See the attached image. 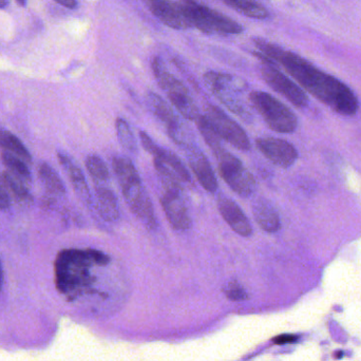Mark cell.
Listing matches in <instances>:
<instances>
[{"label": "cell", "instance_id": "6da1fadb", "mask_svg": "<svg viewBox=\"0 0 361 361\" xmlns=\"http://www.w3.org/2000/svg\"><path fill=\"white\" fill-rule=\"evenodd\" d=\"M265 57L279 63L286 71L316 99L343 116H354L360 108L353 91L332 75L317 69L307 59L283 50L267 40H255Z\"/></svg>", "mask_w": 361, "mask_h": 361}, {"label": "cell", "instance_id": "7a4b0ae2", "mask_svg": "<svg viewBox=\"0 0 361 361\" xmlns=\"http://www.w3.org/2000/svg\"><path fill=\"white\" fill-rule=\"evenodd\" d=\"M111 258L101 250H65L59 252L55 263V276L59 290L63 294H80L92 284L91 267H106Z\"/></svg>", "mask_w": 361, "mask_h": 361}, {"label": "cell", "instance_id": "3957f363", "mask_svg": "<svg viewBox=\"0 0 361 361\" xmlns=\"http://www.w3.org/2000/svg\"><path fill=\"white\" fill-rule=\"evenodd\" d=\"M112 169L122 188L125 201L128 204L133 214L145 225L146 228L150 231L156 229L157 219L154 204L135 165L124 157H114L112 159Z\"/></svg>", "mask_w": 361, "mask_h": 361}, {"label": "cell", "instance_id": "277c9868", "mask_svg": "<svg viewBox=\"0 0 361 361\" xmlns=\"http://www.w3.org/2000/svg\"><path fill=\"white\" fill-rule=\"evenodd\" d=\"M206 86L212 94L233 114L246 123L254 120L252 109L243 99L247 86L243 80L231 74L209 71L204 75Z\"/></svg>", "mask_w": 361, "mask_h": 361}, {"label": "cell", "instance_id": "5b68a950", "mask_svg": "<svg viewBox=\"0 0 361 361\" xmlns=\"http://www.w3.org/2000/svg\"><path fill=\"white\" fill-rule=\"evenodd\" d=\"M191 27H197L204 33L240 34L243 27L237 21L212 10L195 0H178Z\"/></svg>", "mask_w": 361, "mask_h": 361}, {"label": "cell", "instance_id": "8992f818", "mask_svg": "<svg viewBox=\"0 0 361 361\" xmlns=\"http://www.w3.org/2000/svg\"><path fill=\"white\" fill-rule=\"evenodd\" d=\"M248 99L271 130L279 133H292L296 130L298 125L296 116L273 95L263 91H252Z\"/></svg>", "mask_w": 361, "mask_h": 361}, {"label": "cell", "instance_id": "52a82bcc", "mask_svg": "<svg viewBox=\"0 0 361 361\" xmlns=\"http://www.w3.org/2000/svg\"><path fill=\"white\" fill-rule=\"evenodd\" d=\"M152 70L159 86L166 92L169 101L180 116L185 120L197 121L201 114L185 85L166 69L158 57L152 61Z\"/></svg>", "mask_w": 361, "mask_h": 361}, {"label": "cell", "instance_id": "ba28073f", "mask_svg": "<svg viewBox=\"0 0 361 361\" xmlns=\"http://www.w3.org/2000/svg\"><path fill=\"white\" fill-rule=\"evenodd\" d=\"M214 156L218 161L219 173L229 188L240 197H250L256 189V180L241 161L226 149Z\"/></svg>", "mask_w": 361, "mask_h": 361}, {"label": "cell", "instance_id": "9c48e42d", "mask_svg": "<svg viewBox=\"0 0 361 361\" xmlns=\"http://www.w3.org/2000/svg\"><path fill=\"white\" fill-rule=\"evenodd\" d=\"M204 116L221 140H224L241 152H248L250 149V139L245 131L221 108L208 105L205 108Z\"/></svg>", "mask_w": 361, "mask_h": 361}, {"label": "cell", "instance_id": "30bf717a", "mask_svg": "<svg viewBox=\"0 0 361 361\" xmlns=\"http://www.w3.org/2000/svg\"><path fill=\"white\" fill-rule=\"evenodd\" d=\"M262 61L261 74L263 80L276 92L286 97L290 103L298 108H303L309 103L307 95L302 89L295 84L292 80L284 75L279 69L275 67L273 61H269L264 55L257 54Z\"/></svg>", "mask_w": 361, "mask_h": 361}, {"label": "cell", "instance_id": "8fae6325", "mask_svg": "<svg viewBox=\"0 0 361 361\" xmlns=\"http://www.w3.org/2000/svg\"><path fill=\"white\" fill-rule=\"evenodd\" d=\"M147 103L152 114L165 125L169 137L177 145H179L183 150L186 149L189 146L195 145V141L192 137H189L188 133L180 122L179 118L176 116L173 108L160 95L148 92Z\"/></svg>", "mask_w": 361, "mask_h": 361}, {"label": "cell", "instance_id": "7c38bea8", "mask_svg": "<svg viewBox=\"0 0 361 361\" xmlns=\"http://www.w3.org/2000/svg\"><path fill=\"white\" fill-rule=\"evenodd\" d=\"M256 145L259 152L267 160L281 169H288L298 159V152L296 148L284 140L276 139V137H260L257 140Z\"/></svg>", "mask_w": 361, "mask_h": 361}, {"label": "cell", "instance_id": "4fadbf2b", "mask_svg": "<svg viewBox=\"0 0 361 361\" xmlns=\"http://www.w3.org/2000/svg\"><path fill=\"white\" fill-rule=\"evenodd\" d=\"M160 201L167 220L176 231H184L190 228V214L183 199L182 191L164 190Z\"/></svg>", "mask_w": 361, "mask_h": 361}, {"label": "cell", "instance_id": "5bb4252c", "mask_svg": "<svg viewBox=\"0 0 361 361\" xmlns=\"http://www.w3.org/2000/svg\"><path fill=\"white\" fill-rule=\"evenodd\" d=\"M188 160L189 167L197 178L199 184L205 189L207 192L214 193L218 189L219 184L214 175V169L210 165L208 159L204 156L197 145L184 149Z\"/></svg>", "mask_w": 361, "mask_h": 361}, {"label": "cell", "instance_id": "9a60e30c", "mask_svg": "<svg viewBox=\"0 0 361 361\" xmlns=\"http://www.w3.org/2000/svg\"><path fill=\"white\" fill-rule=\"evenodd\" d=\"M145 2L152 14L169 27L176 30H185L191 27L178 1L145 0Z\"/></svg>", "mask_w": 361, "mask_h": 361}, {"label": "cell", "instance_id": "2e32d148", "mask_svg": "<svg viewBox=\"0 0 361 361\" xmlns=\"http://www.w3.org/2000/svg\"><path fill=\"white\" fill-rule=\"evenodd\" d=\"M140 140H141L142 146L144 149L154 157V160L160 161L163 164L175 171L178 177L182 180V182H190L191 177L188 169H186L182 161L173 152L165 148L161 147L158 144L154 143V140L149 137V135L141 131L140 133Z\"/></svg>", "mask_w": 361, "mask_h": 361}, {"label": "cell", "instance_id": "e0dca14e", "mask_svg": "<svg viewBox=\"0 0 361 361\" xmlns=\"http://www.w3.org/2000/svg\"><path fill=\"white\" fill-rule=\"evenodd\" d=\"M218 209L225 222L238 235L248 238L252 235V226L239 205L227 197L218 199Z\"/></svg>", "mask_w": 361, "mask_h": 361}, {"label": "cell", "instance_id": "ac0fdd59", "mask_svg": "<svg viewBox=\"0 0 361 361\" xmlns=\"http://www.w3.org/2000/svg\"><path fill=\"white\" fill-rule=\"evenodd\" d=\"M59 162L61 166L65 169L69 177L70 182L75 190L76 195L80 197L82 202L87 205H91L92 200H91L90 191H89L88 184H87L86 178L82 173V169L74 163V161L68 156L65 152H59L57 154Z\"/></svg>", "mask_w": 361, "mask_h": 361}, {"label": "cell", "instance_id": "d6986e66", "mask_svg": "<svg viewBox=\"0 0 361 361\" xmlns=\"http://www.w3.org/2000/svg\"><path fill=\"white\" fill-rule=\"evenodd\" d=\"M252 214L257 224L267 233H277L281 228L279 214L273 205L264 199H258L252 204Z\"/></svg>", "mask_w": 361, "mask_h": 361}, {"label": "cell", "instance_id": "ffe728a7", "mask_svg": "<svg viewBox=\"0 0 361 361\" xmlns=\"http://www.w3.org/2000/svg\"><path fill=\"white\" fill-rule=\"evenodd\" d=\"M97 195V208L99 216L107 222H116L120 219L121 212L118 199L114 191L106 184H97L95 186Z\"/></svg>", "mask_w": 361, "mask_h": 361}, {"label": "cell", "instance_id": "44dd1931", "mask_svg": "<svg viewBox=\"0 0 361 361\" xmlns=\"http://www.w3.org/2000/svg\"><path fill=\"white\" fill-rule=\"evenodd\" d=\"M227 6L246 17L255 19H265L269 17L267 8L256 0H222Z\"/></svg>", "mask_w": 361, "mask_h": 361}, {"label": "cell", "instance_id": "7402d4cb", "mask_svg": "<svg viewBox=\"0 0 361 361\" xmlns=\"http://www.w3.org/2000/svg\"><path fill=\"white\" fill-rule=\"evenodd\" d=\"M1 179L4 180V186H6L8 195H12L13 197H16L18 201L23 202V203L32 202L31 192L25 185L27 182L13 175L10 171H4L1 175Z\"/></svg>", "mask_w": 361, "mask_h": 361}, {"label": "cell", "instance_id": "603a6c76", "mask_svg": "<svg viewBox=\"0 0 361 361\" xmlns=\"http://www.w3.org/2000/svg\"><path fill=\"white\" fill-rule=\"evenodd\" d=\"M0 147L4 152H10V154L23 159L25 162H31L32 161L31 154L25 144L10 131L0 130Z\"/></svg>", "mask_w": 361, "mask_h": 361}, {"label": "cell", "instance_id": "cb8c5ba5", "mask_svg": "<svg viewBox=\"0 0 361 361\" xmlns=\"http://www.w3.org/2000/svg\"><path fill=\"white\" fill-rule=\"evenodd\" d=\"M38 176L42 184L52 195H63L66 193V187L59 176L52 166L48 163H40L38 166Z\"/></svg>", "mask_w": 361, "mask_h": 361}, {"label": "cell", "instance_id": "d4e9b609", "mask_svg": "<svg viewBox=\"0 0 361 361\" xmlns=\"http://www.w3.org/2000/svg\"><path fill=\"white\" fill-rule=\"evenodd\" d=\"M85 164L89 175L97 184H107L109 182V169L103 159L99 158L97 154H90L87 157Z\"/></svg>", "mask_w": 361, "mask_h": 361}, {"label": "cell", "instance_id": "484cf974", "mask_svg": "<svg viewBox=\"0 0 361 361\" xmlns=\"http://www.w3.org/2000/svg\"><path fill=\"white\" fill-rule=\"evenodd\" d=\"M1 161L11 173L20 178L25 182H31V173H30L29 167L27 166L23 159L4 150V152H1Z\"/></svg>", "mask_w": 361, "mask_h": 361}, {"label": "cell", "instance_id": "4316f807", "mask_svg": "<svg viewBox=\"0 0 361 361\" xmlns=\"http://www.w3.org/2000/svg\"><path fill=\"white\" fill-rule=\"evenodd\" d=\"M195 122H197V128H199L200 133L203 137L204 141L207 144L210 150L214 152V154H219V152L225 149L222 144H221L220 137L216 135V131L210 126L205 116H200Z\"/></svg>", "mask_w": 361, "mask_h": 361}, {"label": "cell", "instance_id": "83f0119b", "mask_svg": "<svg viewBox=\"0 0 361 361\" xmlns=\"http://www.w3.org/2000/svg\"><path fill=\"white\" fill-rule=\"evenodd\" d=\"M116 131L121 145L131 154H135L137 150V140L131 130L128 123L122 118H118L116 121Z\"/></svg>", "mask_w": 361, "mask_h": 361}, {"label": "cell", "instance_id": "f1b7e54d", "mask_svg": "<svg viewBox=\"0 0 361 361\" xmlns=\"http://www.w3.org/2000/svg\"><path fill=\"white\" fill-rule=\"evenodd\" d=\"M224 293L227 298L233 301H242L247 298V293L237 281L229 282L224 288Z\"/></svg>", "mask_w": 361, "mask_h": 361}, {"label": "cell", "instance_id": "f546056e", "mask_svg": "<svg viewBox=\"0 0 361 361\" xmlns=\"http://www.w3.org/2000/svg\"><path fill=\"white\" fill-rule=\"evenodd\" d=\"M10 207V195L4 186V180L0 178V210H6Z\"/></svg>", "mask_w": 361, "mask_h": 361}, {"label": "cell", "instance_id": "4dcf8cb0", "mask_svg": "<svg viewBox=\"0 0 361 361\" xmlns=\"http://www.w3.org/2000/svg\"><path fill=\"white\" fill-rule=\"evenodd\" d=\"M296 339L297 336H295V335H280V336L274 339V343H277V345H286V343H294Z\"/></svg>", "mask_w": 361, "mask_h": 361}, {"label": "cell", "instance_id": "1f68e13d", "mask_svg": "<svg viewBox=\"0 0 361 361\" xmlns=\"http://www.w3.org/2000/svg\"><path fill=\"white\" fill-rule=\"evenodd\" d=\"M55 1L59 2V4H61V6L69 8H75L76 6H78V2H76V0H55Z\"/></svg>", "mask_w": 361, "mask_h": 361}, {"label": "cell", "instance_id": "d6a6232c", "mask_svg": "<svg viewBox=\"0 0 361 361\" xmlns=\"http://www.w3.org/2000/svg\"><path fill=\"white\" fill-rule=\"evenodd\" d=\"M2 283H4V271H2L1 262H0V290H1Z\"/></svg>", "mask_w": 361, "mask_h": 361}, {"label": "cell", "instance_id": "836d02e7", "mask_svg": "<svg viewBox=\"0 0 361 361\" xmlns=\"http://www.w3.org/2000/svg\"><path fill=\"white\" fill-rule=\"evenodd\" d=\"M8 0H0V8H4V6H8Z\"/></svg>", "mask_w": 361, "mask_h": 361}, {"label": "cell", "instance_id": "e575fe53", "mask_svg": "<svg viewBox=\"0 0 361 361\" xmlns=\"http://www.w3.org/2000/svg\"><path fill=\"white\" fill-rule=\"evenodd\" d=\"M18 1L19 4H21V6H25V4H27V0H17Z\"/></svg>", "mask_w": 361, "mask_h": 361}]
</instances>
